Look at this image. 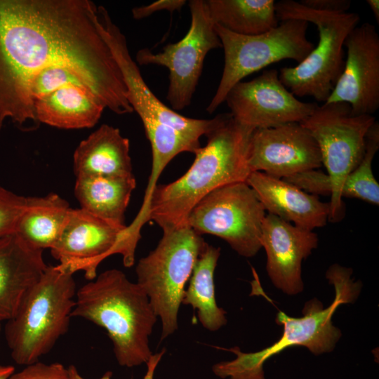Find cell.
<instances>
[{
    "mask_svg": "<svg viewBox=\"0 0 379 379\" xmlns=\"http://www.w3.org/2000/svg\"><path fill=\"white\" fill-rule=\"evenodd\" d=\"M53 66L79 73L105 108L133 112L93 2L0 0V131L7 119L23 131L39 126L29 88Z\"/></svg>",
    "mask_w": 379,
    "mask_h": 379,
    "instance_id": "cell-1",
    "label": "cell"
},
{
    "mask_svg": "<svg viewBox=\"0 0 379 379\" xmlns=\"http://www.w3.org/2000/svg\"><path fill=\"white\" fill-rule=\"evenodd\" d=\"M253 131L225 113L205 135L206 145L194 153L187 171L171 183L155 187L147 220H154L163 232L185 226L191 210L208 193L225 185L246 182L251 173L248 148Z\"/></svg>",
    "mask_w": 379,
    "mask_h": 379,
    "instance_id": "cell-2",
    "label": "cell"
},
{
    "mask_svg": "<svg viewBox=\"0 0 379 379\" xmlns=\"http://www.w3.org/2000/svg\"><path fill=\"white\" fill-rule=\"evenodd\" d=\"M72 317L103 328L121 366L146 364L152 354L149 336L157 316L144 290L119 270H106L77 289Z\"/></svg>",
    "mask_w": 379,
    "mask_h": 379,
    "instance_id": "cell-3",
    "label": "cell"
},
{
    "mask_svg": "<svg viewBox=\"0 0 379 379\" xmlns=\"http://www.w3.org/2000/svg\"><path fill=\"white\" fill-rule=\"evenodd\" d=\"M352 270L333 264L326 272V278L335 288V297L324 308L317 298L305 302L300 317H289L279 311L275 318L283 326L280 338L272 345L254 352H244L239 347L217 349L232 352L236 358L220 361L212 366L213 373L222 379H265L264 364L272 357L293 346H303L314 355L333 350L342 335L333 324L332 317L343 304L354 302L361 288L360 281L352 279Z\"/></svg>",
    "mask_w": 379,
    "mask_h": 379,
    "instance_id": "cell-4",
    "label": "cell"
},
{
    "mask_svg": "<svg viewBox=\"0 0 379 379\" xmlns=\"http://www.w3.org/2000/svg\"><path fill=\"white\" fill-rule=\"evenodd\" d=\"M77 291L73 274L48 265L5 326L6 343L16 364L39 361L67 333Z\"/></svg>",
    "mask_w": 379,
    "mask_h": 379,
    "instance_id": "cell-5",
    "label": "cell"
},
{
    "mask_svg": "<svg viewBox=\"0 0 379 379\" xmlns=\"http://www.w3.org/2000/svg\"><path fill=\"white\" fill-rule=\"evenodd\" d=\"M275 11L279 20H305L314 25L319 33L317 46L302 61L280 69V81L295 96H310L325 102L343 72L344 42L359 25V15L315 11L293 0L275 3Z\"/></svg>",
    "mask_w": 379,
    "mask_h": 379,
    "instance_id": "cell-6",
    "label": "cell"
},
{
    "mask_svg": "<svg viewBox=\"0 0 379 379\" xmlns=\"http://www.w3.org/2000/svg\"><path fill=\"white\" fill-rule=\"evenodd\" d=\"M206 244L187 225L163 232L157 247L137 265V284L147 295L161 321V340L178 328L185 284Z\"/></svg>",
    "mask_w": 379,
    "mask_h": 379,
    "instance_id": "cell-7",
    "label": "cell"
},
{
    "mask_svg": "<svg viewBox=\"0 0 379 379\" xmlns=\"http://www.w3.org/2000/svg\"><path fill=\"white\" fill-rule=\"evenodd\" d=\"M308 25L305 20L288 19L265 33L245 36L215 23L224 51V67L206 112H214L230 90L249 74L283 60L302 61L314 48L306 36Z\"/></svg>",
    "mask_w": 379,
    "mask_h": 379,
    "instance_id": "cell-8",
    "label": "cell"
},
{
    "mask_svg": "<svg viewBox=\"0 0 379 379\" xmlns=\"http://www.w3.org/2000/svg\"><path fill=\"white\" fill-rule=\"evenodd\" d=\"M375 119L354 114L347 102H324L300 124L319 148L322 165L331 185L328 221L338 222L345 215L341 190L346 177L360 163L366 148V135Z\"/></svg>",
    "mask_w": 379,
    "mask_h": 379,
    "instance_id": "cell-9",
    "label": "cell"
},
{
    "mask_svg": "<svg viewBox=\"0 0 379 379\" xmlns=\"http://www.w3.org/2000/svg\"><path fill=\"white\" fill-rule=\"evenodd\" d=\"M266 211L246 182L218 187L191 210L187 225L195 232L225 240L239 255L255 256L262 248L260 237Z\"/></svg>",
    "mask_w": 379,
    "mask_h": 379,
    "instance_id": "cell-10",
    "label": "cell"
},
{
    "mask_svg": "<svg viewBox=\"0 0 379 379\" xmlns=\"http://www.w3.org/2000/svg\"><path fill=\"white\" fill-rule=\"evenodd\" d=\"M190 27L185 36L175 43L167 44L154 53L144 48L136 54L140 65L164 66L169 70L166 99L174 111L182 110L192 102L208 53L222 48L206 1L189 2Z\"/></svg>",
    "mask_w": 379,
    "mask_h": 379,
    "instance_id": "cell-11",
    "label": "cell"
},
{
    "mask_svg": "<svg viewBox=\"0 0 379 379\" xmlns=\"http://www.w3.org/2000/svg\"><path fill=\"white\" fill-rule=\"evenodd\" d=\"M101 34L120 69L127 90V99L140 117L147 138L168 131H175L199 142L221 121L223 114L211 119H197L182 116L164 104L144 81L137 63L132 59L126 36L115 25L107 11L98 6Z\"/></svg>",
    "mask_w": 379,
    "mask_h": 379,
    "instance_id": "cell-12",
    "label": "cell"
},
{
    "mask_svg": "<svg viewBox=\"0 0 379 379\" xmlns=\"http://www.w3.org/2000/svg\"><path fill=\"white\" fill-rule=\"evenodd\" d=\"M135 251L129 242L127 227L97 217L81 208L71 209L67 225L51 248L61 270L74 274L83 270L91 281L97 267L108 256L121 254L126 267L134 264Z\"/></svg>",
    "mask_w": 379,
    "mask_h": 379,
    "instance_id": "cell-13",
    "label": "cell"
},
{
    "mask_svg": "<svg viewBox=\"0 0 379 379\" xmlns=\"http://www.w3.org/2000/svg\"><path fill=\"white\" fill-rule=\"evenodd\" d=\"M225 102L236 121L253 130L301 123L318 107L315 102L298 100L280 81L275 69L237 83Z\"/></svg>",
    "mask_w": 379,
    "mask_h": 379,
    "instance_id": "cell-14",
    "label": "cell"
},
{
    "mask_svg": "<svg viewBox=\"0 0 379 379\" xmlns=\"http://www.w3.org/2000/svg\"><path fill=\"white\" fill-rule=\"evenodd\" d=\"M251 173L263 172L284 179L322 166L318 145L300 123L258 128L252 132L248 148Z\"/></svg>",
    "mask_w": 379,
    "mask_h": 379,
    "instance_id": "cell-15",
    "label": "cell"
},
{
    "mask_svg": "<svg viewBox=\"0 0 379 379\" xmlns=\"http://www.w3.org/2000/svg\"><path fill=\"white\" fill-rule=\"evenodd\" d=\"M343 72L325 102L348 103L354 114H374L379 107V35L368 22L357 25L344 42Z\"/></svg>",
    "mask_w": 379,
    "mask_h": 379,
    "instance_id": "cell-16",
    "label": "cell"
},
{
    "mask_svg": "<svg viewBox=\"0 0 379 379\" xmlns=\"http://www.w3.org/2000/svg\"><path fill=\"white\" fill-rule=\"evenodd\" d=\"M318 242V236L312 230L266 214L260 244L267 255V274L276 288L290 295L303 291L302 262L317 247Z\"/></svg>",
    "mask_w": 379,
    "mask_h": 379,
    "instance_id": "cell-17",
    "label": "cell"
},
{
    "mask_svg": "<svg viewBox=\"0 0 379 379\" xmlns=\"http://www.w3.org/2000/svg\"><path fill=\"white\" fill-rule=\"evenodd\" d=\"M255 191L268 213L309 230L327 224L330 213L328 202L309 194L283 179L263 172L250 173L246 181Z\"/></svg>",
    "mask_w": 379,
    "mask_h": 379,
    "instance_id": "cell-18",
    "label": "cell"
},
{
    "mask_svg": "<svg viewBox=\"0 0 379 379\" xmlns=\"http://www.w3.org/2000/svg\"><path fill=\"white\" fill-rule=\"evenodd\" d=\"M47 267L43 250L29 245L16 233L0 238V324L14 317Z\"/></svg>",
    "mask_w": 379,
    "mask_h": 379,
    "instance_id": "cell-19",
    "label": "cell"
},
{
    "mask_svg": "<svg viewBox=\"0 0 379 379\" xmlns=\"http://www.w3.org/2000/svg\"><path fill=\"white\" fill-rule=\"evenodd\" d=\"M105 105L86 85L70 83L34 102L39 123L64 129L91 128Z\"/></svg>",
    "mask_w": 379,
    "mask_h": 379,
    "instance_id": "cell-20",
    "label": "cell"
},
{
    "mask_svg": "<svg viewBox=\"0 0 379 379\" xmlns=\"http://www.w3.org/2000/svg\"><path fill=\"white\" fill-rule=\"evenodd\" d=\"M129 140L119 130L102 124L82 140L74 153V170L79 175H132Z\"/></svg>",
    "mask_w": 379,
    "mask_h": 379,
    "instance_id": "cell-21",
    "label": "cell"
},
{
    "mask_svg": "<svg viewBox=\"0 0 379 379\" xmlns=\"http://www.w3.org/2000/svg\"><path fill=\"white\" fill-rule=\"evenodd\" d=\"M136 186L128 176H77L75 197L81 208L114 224L124 226V213Z\"/></svg>",
    "mask_w": 379,
    "mask_h": 379,
    "instance_id": "cell-22",
    "label": "cell"
},
{
    "mask_svg": "<svg viewBox=\"0 0 379 379\" xmlns=\"http://www.w3.org/2000/svg\"><path fill=\"white\" fill-rule=\"evenodd\" d=\"M71 208L55 194L34 197L21 216L15 233L34 248H52L68 221Z\"/></svg>",
    "mask_w": 379,
    "mask_h": 379,
    "instance_id": "cell-23",
    "label": "cell"
},
{
    "mask_svg": "<svg viewBox=\"0 0 379 379\" xmlns=\"http://www.w3.org/2000/svg\"><path fill=\"white\" fill-rule=\"evenodd\" d=\"M220 255V248L206 244L200 253L182 303L197 310L201 325L215 331L227 324L226 312L219 307L215 295L214 272Z\"/></svg>",
    "mask_w": 379,
    "mask_h": 379,
    "instance_id": "cell-24",
    "label": "cell"
},
{
    "mask_svg": "<svg viewBox=\"0 0 379 379\" xmlns=\"http://www.w3.org/2000/svg\"><path fill=\"white\" fill-rule=\"evenodd\" d=\"M214 23L240 35L265 33L278 26L274 0H208Z\"/></svg>",
    "mask_w": 379,
    "mask_h": 379,
    "instance_id": "cell-25",
    "label": "cell"
},
{
    "mask_svg": "<svg viewBox=\"0 0 379 379\" xmlns=\"http://www.w3.org/2000/svg\"><path fill=\"white\" fill-rule=\"evenodd\" d=\"M378 149L379 124L375 120L366 133L365 153L361 161L343 182V198H355L379 205V184L372 170L373 159Z\"/></svg>",
    "mask_w": 379,
    "mask_h": 379,
    "instance_id": "cell-26",
    "label": "cell"
},
{
    "mask_svg": "<svg viewBox=\"0 0 379 379\" xmlns=\"http://www.w3.org/2000/svg\"><path fill=\"white\" fill-rule=\"evenodd\" d=\"M70 83L84 84L88 87L80 74L70 67L53 66L44 69L33 79L29 85V95L34 107L36 100Z\"/></svg>",
    "mask_w": 379,
    "mask_h": 379,
    "instance_id": "cell-27",
    "label": "cell"
},
{
    "mask_svg": "<svg viewBox=\"0 0 379 379\" xmlns=\"http://www.w3.org/2000/svg\"><path fill=\"white\" fill-rule=\"evenodd\" d=\"M34 199L18 195L0 186V238L15 233L21 216Z\"/></svg>",
    "mask_w": 379,
    "mask_h": 379,
    "instance_id": "cell-28",
    "label": "cell"
},
{
    "mask_svg": "<svg viewBox=\"0 0 379 379\" xmlns=\"http://www.w3.org/2000/svg\"><path fill=\"white\" fill-rule=\"evenodd\" d=\"M283 180L311 194L331 195V190L328 175L317 169L301 172Z\"/></svg>",
    "mask_w": 379,
    "mask_h": 379,
    "instance_id": "cell-29",
    "label": "cell"
},
{
    "mask_svg": "<svg viewBox=\"0 0 379 379\" xmlns=\"http://www.w3.org/2000/svg\"><path fill=\"white\" fill-rule=\"evenodd\" d=\"M9 379H70V377L68 368L62 364H45L38 361L13 373Z\"/></svg>",
    "mask_w": 379,
    "mask_h": 379,
    "instance_id": "cell-30",
    "label": "cell"
},
{
    "mask_svg": "<svg viewBox=\"0 0 379 379\" xmlns=\"http://www.w3.org/2000/svg\"><path fill=\"white\" fill-rule=\"evenodd\" d=\"M185 4V0H159L146 6L133 8L132 15L135 20H141L158 11H178Z\"/></svg>",
    "mask_w": 379,
    "mask_h": 379,
    "instance_id": "cell-31",
    "label": "cell"
},
{
    "mask_svg": "<svg viewBox=\"0 0 379 379\" xmlns=\"http://www.w3.org/2000/svg\"><path fill=\"white\" fill-rule=\"evenodd\" d=\"M299 2L309 8L329 13H346L351 6L349 0H302Z\"/></svg>",
    "mask_w": 379,
    "mask_h": 379,
    "instance_id": "cell-32",
    "label": "cell"
},
{
    "mask_svg": "<svg viewBox=\"0 0 379 379\" xmlns=\"http://www.w3.org/2000/svg\"><path fill=\"white\" fill-rule=\"evenodd\" d=\"M165 349L161 352L152 354L148 359L147 364V372L142 379H154V375L158 364L161 361L163 355L164 354Z\"/></svg>",
    "mask_w": 379,
    "mask_h": 379,
    "instance_id": "cell-33",
    "label": "cell"
},
{
    "mask_svg": "<svg viewBox=\"0 0 379 379\" xmlns=\"http://www.w3.org/2000/svg\"><path fill=\"white\" fill-rule=\"evenodd\" d=\"M70 379H86L81 375L79 373L77 367L74 365H69L68 367ZM112 373L111 371H107L99 379H112Z\"/></svg>",
    "mask_w": 379,
    "mask_h": 379,
    "instance_id": "cell-34",
    "label": "cell"
},
{
    "mask_svg": "<svg viewBox=\"0 0 379 379\" xmlns=\"http://www.w3.org/2000/svg\"><path fill=\"white\" fill-rule=\"evenodd\" d=\"M13 373H15L14 366L0 364V379H9Z\"/></svg>",
    "mask_w": 379,
    "mask_h": 379,
    "instance_id": "cell-35",
    "label": "cell"
},
{
    "mask_svg": "<svg viewBox=\"0 0 379 379\" xmlns=\"http://www.w3.org/2000/svg\"><path fill=\"white\" fill-rule=\"evenodd\" d=\"M366 2L371 10L375 20L379 23V1L367 0Z\"/></svg>",
    "mask_w": 379,
    "mask_h": 379,
    "instance_id": "cell-36",
    "label": "cell"
},
{
    "mask_svg": "<svg viewBox=\"0 0 379 379\" xmlns=\"http://www.w3.org/2000/svg\"><path fill=\"white\" fill-rule=\"evenodd\" d=\"M0 330H1V324H0Z\"/></svg>",
    "mask_w": 379,
    "mask_h": 379,
    "instance_id": "cell-37",
    "label": "cell"
}]
</instances>
